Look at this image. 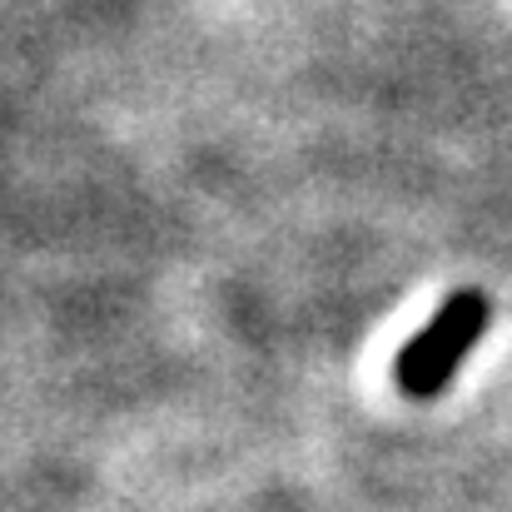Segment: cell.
Here are the masks:
<instances>
[{"label": "cell", "instance_id": "6da1fadb", "mask_svg": "<svg viewBox=\"0 0 512 512\" xmlns=\"http://www.w3.org/2000/svg\"><path fill=\"white\" fill-rule=\"evenodd\" d=\"M488 319H493V304L483 294H453L433 319L428 329L413 343L398 348L393 358V383L408 393V398H433L453 383L463 353L488 334Z\"/></svg>", "mask_w": 512, "mask_h": 512}]
</instances>
